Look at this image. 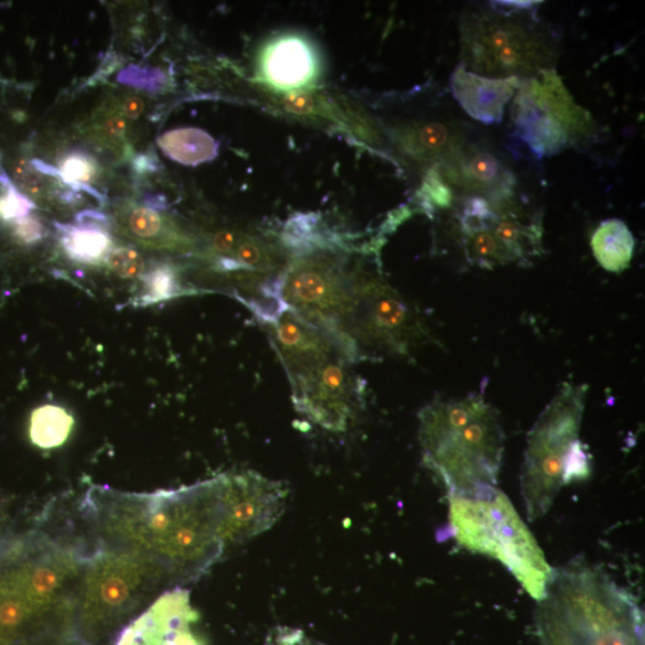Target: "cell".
I'll return each mask as SVG.
<instances>
[{
    "label": "cell",
    "instance_id": "obj_15",
    "mask_svg": "<svg viewBox=\"0 0 645 645\" xmlns=\"http://www.w3.org/2000/svg\"><path fill=\"white\" fill-rule=\"evenodd\" d=\"M270 333L290 379L304 375L329 358L342 356L319 329L290 310L270 324Z\"/></svg>",
    "mask_w": 645,
    "mask_h": 645
},
{
    "label": "cell",
    "instance_id": "obj_12",
    "mask_svg": "<svg viewBox=\"0 0 645 645\" xmlns=\"http://www.w3.org/2000/svg\"><path fill=\"white\" fill-rule=\"evenodd\" d=\"M344 362L337 355L291 378L297 410L330 432H343L356 415L352 378Z\"/></svg>",
    "mask_w": 645,
    "mask_h": 645
},
{
    "label": "cell",
    "instance_id": "obj_6",
    "mask_svg": "<svg viewBox=\"0 0 645 645\" xmlns=\"http://www.w3.org/2000/svg\"><path fill=\"white\" fill-rule=\"evenodd\" d=\"M333 250L297 255L284 271L281 294L287 309L319 329L344 361L353 362L362 356L352 337L355 272Z\"/></svg>",
    "mask_w": 645,
    "mask_h": 645
},
{
    "label": "cell",
    "instance_id": "obj_31",
    "mask_svg": "<svg viewBox=\"0 0 645 645\" xmlns=\"http://www.w3.org/2000/svg\"><path fill=\"white\" fill-rule=\"evenodd\" d=\"M12 174L20 185V189L29 196L36 200L47 197V183L45 179H43L42 172L39 171L33 163H29L25 160H18L12 165Z\"/></svg>",
    "mask_w": 645,
    "mask_h": 645
},
{
    "label": "cell",
    "instance_id": "obj_27",
    "mask_svg": "<svg viewBox=\"0 0 645 645\" xmlns=\"http://www.w3.org/2000/svg\"><path fill=\"white\" fill-rule=\"evenodd\" d=\"M56 175L76 189L89 191L95 196L98 194L89 189V185L100 176V168L94 157L85 152H71L63 158L61 170Z\"/></svg>",
    "mask_w": 645,
    "mask_h": 645
},
{
    "label": "cell",
    "instance_id": "obj_3",
    "mask_svg": "<svg viewBox=\"0 0 645 645\" xmlns=\"http://www.w3.org/2000/svg\"><path fill=\"white\" fill-rule=\"evenodd\" d=\"M426 464L450 495L483 497L496 490L504 432L496 411L479 395L438 401L420 412Z\"/></svg>",
    "mask_w": 645,
    "mask_h": 645
},
{
    "label": "cell",
    "instance_id": "obj_10",
    "mask_svg": "<svg viewBox=\"0 0 645 645\" xmlns=\"http://www.w3.org/2000/svg\"><path fill=\"white\" fill-rule=\"evenodd\" d=\"M427 329L389 284L355 271L352 337L363 346L408 354L426 337Z\"/></svg>",
    "mask_w": 645,
    "mask_h": 645
},
{
    "label": "cell",
    "instance_id": "obj_28",
    "mask_svg": "<svg viewBox=\"0 0 645 645\" xmlns=\"http://www.w3.org/2000/svg\"><path fill=\"white\" fill-rule=\"evenodd\" d=\"M420 200L427 213H432L436 208H450L453 203L450 186L442 181L439 171L434 168L427 172L420 191Z\"/></svg>",
    "mask_w": 645,
    "mask_h": 645
},
{
    "label": "cell",
    "instance_id": "obj_29",
    "mask_svg": "<svg viewBox=\"0 0 645 645\" xmlns=\"http://www.w3.org/2000/svg\"><path fill=\"white\" fill-rule=\"evenodd\" d=\"M3 192L0 194V222L19 221L35 207L32 200L20 193L8 176L0 175Z\"/></svg>",
    "mask_w": 645,
    "mask_h": 645
},
{
    "label": "cell",
    "instance_id": "obj_17",
    "mask_svg": "<svg viewBox=\"0 0 645 645\" xmlns=\"http://www.w3.org/2000/svg\"><path fill=\"white\" fill-rule=\"evenodd\" d=\"M395 140L401 152L423 163L440 158L452 162L463 151L459 129L441 122L401 126L395 131Z\"/></svg>",
    "mask_w": 645,
    "mask_h": 645
},
{
    "label": "cell",
    "instance_id": "obj_9",
    "mask_svg": "<svg viewBox=\"0 0 645 645\" xmlns=\"http://www.w3.org/2000/svg\"><path fill=\"white\" fill-rule=\"evenodd\" d=\"M461 31L463 65L473 74L529 78L551 68L552 51L547 39L506 12H471L463 19Z\"/></svg>",
    "mask_w": 645,
    "mask_h": 645
},
{
    "label": "cell",
    "instance_id": "obj_1",
    "mask_svg": "<svg viewBox=\"0 0 645 645\" xmlns=\"http://www.w3.org/2000/svg\"><path fill=\"white\" fill-rule=\"evenodd\" d=\"M80 509L100 541L151 558L176 585L204 576L226 550L221 476L151 494L93 486Z\"/></svg>",
    "mask_w": 645,
    "mask_h": 645
},
{
    "label": "cell",
    "instance_id": "obj_35",
    "mask_svg": "<svg viewBox=\"0 0 645 645\" xmlns=\"http://www.w3.org/2000/svg\"><path fill=\"white\" fill-rule=\"evenodd\" d=\"M265 645H327L309 637L303 630L277 626L267 636Z\"/></svg>",
    "mask_w": 645,
    "mask_h": 645
},
{
    "label": "cell",
    "instance_id": "obj_20",
    "mask_svg": "<svg viewBox=\"0 0 645 645\" xmlns=\"http://www.w3.org/2000/svg\"><path fill=\"white\" fill-rule=\"evenodd\" d=\"M598 264L608 271L622 272L633 261L635 238L626 224L620 219L602 223L591 240Z\"/></svg>",
    "mask_w": 645,
    "mask_h": 645
},
{
    "label": "cell",
    "instance_id": "obj_33",
    "mask_svg": "<svg viewBox=\"0 0 645 645\" xmlns=\"http://www.w3.org/2000/svg\"><path fill=\"white\" fill-rule=\"evenodd\" d=\"M643 630L623 628L585 638L578 637L581 645H643Z\"/></svg>",
    "mask_w": 645,
    "mask_h": 645
},
{
    "label": "cell",
    "instance_id": "obj_37",
    "mask_svg": "<svg viewBox=\"0 0 645 645\" xmlns=\"http://www.w3.org/2000/svg\"><path fill=\"white\" fill-rule=\"evenodd\" d=\"M76 223L78 226L103 228L107 229V232L110 227V221L107 215L93 209L79 213L76 217Z\"/></svg>",
    "mask_w": 645,
    "mask_h": 645
},
{
    "label": "cell",
    "instance_id": "obj_19",
    "mask_svg": "<svg viewBox=\"0 0 645 645\" xmlns=\"http://www.w3.org/2000/svg\"><path fill=\"white\" fill-rule=\"evenodd\" d=\"M452 163L449 179L470 191L482 193L492 191L493 194L502 190H510L514 184L510 172L490 152L462 151Z\"/></svg>",
    "mask_w": 645,
    "mask_h": 645
},
{
    "label": "cell",
    "instance_id": "obj_25",
    "mask_svg": "<svg viewBox=\"0 0 645 645\" xmlns=\"http://www.w3.org/2000/svg\"><path fill=\"white\" fill-rule=\"evenodd\" d=\"M142 280L146 283V292L139 299L138 304L141 307L195 293V291L184 289L176 267L171 265L155 266Z\"/></svg>",
    "mask_w": 645,
    "mask_h": 645
},
{
    "label": "cell",
    "instance_id": "obj_11",
    "mask_svg": "<svg viewBox=\"0 0 645 645\" xmlns=\"http://www.w3.org/2000/svg\"><path fill=\"white\" fill-rule=\"evenodd\" d=\"M221 480L225 549L260 536L280 519L289 498V487L282 482L249 470L224 473Z\"/></svg>",
    "mask_w": 645,
    "mask_h": 645
},
{
    "label": "cell",
    "instance_id": "obj_34",
    "mask_svg": "<svg viewBox=\"0 0 645 645\" xmlns=\"http://www.w3.org/2000/svg\"><path fill=\"white\" fill-rule=\"evenodd\" d=\"M45 225L33 215H26V217L14 221L12 224V236L24 246H34V244L45 238Z\"/></svg>",
    "mask_w": 645,
    "mask_h": 645
},
{
    "label": "cell",
    "instance_id": "obj_7",
    "mask_svg": "<svg viewBox=\"0 0 645 645\" xmlns=\"http://www.w3.org/2000/svg\"><path fill=\"white\" fill-rule=\"evenodd\" d=\"M585 394L587 386L566 385L528 434L520 487L529 522L549 512L565 485L566 458L579 439Z\"/></svg>",
    "mask_w": 645,
    "mask_h": 645
},
{
    "label": "cell",
    "instance_id": "obj_14",
    "mask_svg": "<svg viewBox=\"0 0 645 645\" xmlns=\"http://www.w3.org/2000/svg\"><path fill=\"white\" fill-rule=\"evenodd\" d=\"M114 222L123 237L142 248L169 254H189L196 249V238L174 217L132 201L114 212Z\"/></svg>",
    "mask_w": 645,
    "mask_h": 645
},
{
    "label": "cell",
    "instance_id": "obj_4",
    "mask_svg": "<svg viewBox=\"0 0 645 645\" xmlns=\"http://www.w3.org/2000/svg\"><path fill=\"white\" fill-rule=\"evenodd\" d=\"M166 570L151 558L98 541L84 556L75 631L85 645H99L119 631L165 585Z\"/></svg>",
    "mask_w": 645,
    "mask_h": 645
},
{
    "label": "cell",
    "instance_id": "obj_30",
    "mask_svg": "<svg viewBox=\"0 0 645 645\" xmlns=\"http://www.w3.org/2000/svg\"><path fill=\"white\" fill-rule=\"evenodd\" d=\"M108 268L121 279H138L146 271V261L135 249L120 247L110 250L106 258Z\"/></svg>",
    "mask_w": 645,
    "mask_h": 645
},
{
    "label": "cell",
    "instance_id": "obj_8",
    "mask_svg": "<svg viewBox=\"0 0 645 645\" xmlns=\"http://www.w3.org/2000/svg\"><path fill=\"white\" fill-rule=\"evenodd\" d=\"M512 121L516 136L537 158L561 153L594 131L591 112L576 103L553 68L520 83Z\"/></svg>",
    "mask_w": 645,
    "mask_h": 645
},
{
    "label": "cell",
    "instance_id": "obj_21",
    "mask_svg": "<svg viewBox=\"0 0 645 645\" xmlns=\"http://www.w3.org/2000/svg\"><path fill=\"white\" fill-rule=\"evenodd\" d=\"M157 143L171 161L190 166L211 162L219 153V142L194 127L166 132L158 138Z\"/></svg>",
    "mask_w": 645,
    "mask_h": 645
},
{
    "label": "cell",
    "instance_id": "obj_5",
    "mask_svg": "<svg viewBox=\"0 0 645 645\" xmlns=\"http://www.w3.org/2000/svg\"><path fill=\"white\" fill-rule=\"evenodd\" d=\"M450 525L462 548L496 559L538 602L547 598L553 570L504 493L496 490L472 498L450 495Z\"/></svg>",
    "mask_w": 645,
    "mask_h": 645
},
{
    "label": "cell",
    "instance_id": "obj_24",
    "mask_svg": "<svg viewBox=\"0 0 645 645\" xmlns=\"http://www.w3.org/2000/svg\"><path fill=\"white\" fill-rule=\"evenodd\" d=\"M131 123L111 105L97 110L86 126V133L100 147L121 155L129 154Z\"/></svg>",
    "mask_w": 645,
    "mask_h": 645
},
{
    "label": "cell",
    "instance_id": "obj_32",
    "mask_svg": "<svg viewBox=\"0 0 645 645\" xmlns=\"http://www.w3.org/2000/svg\"><path fill=\"white\" fill-rule=\"evenodd\" d=\"M591 458L584 444L578 439L572 443L566 458L563 483L569 484L591 476Z\"/></svg>",
    "mask_w": 645,
    "mask_h": 645
},
{
    "label": "cell",
    "instance_id": "obj_16",
    "mask_svg": "<svg viewBox=\"0 0 645 645\" xmlns=\"http://www.w3.org/2000/svg\"><path fill=\"white\" fill-rule=\"evenodd\" d=\"M451 90L458 104L472 119L485 125L499 123L522 78H490L473 74L463 64L451 76Z\"/></svg>",
    "mask_w": 645,
    "mask_h": 645
},
{
    "label": "cell",
    "instance_id": "obj_2",
    "mask_svg": "<svg viewBox=\"0 0 645 645\" xmlns=\"http://www.w3.org/2000/svg\"><path fill=\"white\" fill-rule=\"evenodd\" d=\"M9 551L20 565L0 580V642L78 638L75 614L85 549L36 536L10 544Z\"/></svg>",
    "mask_w": 645,
    "mask_h": 645
},
{
    "label": "cell",
    "instance_id": "obj_26",
    "mask_svg": "<svg viewBox=\"0 0 645 645\" xmlns=\"http://www.w3.org/2000/svg\"><path fill=\"white\" fill-rule=\"evenodd\" d=\"M538 628L541 645H581L578 635L549 594L539 602Z\"/></svg>",
    "mask_w": 645,
    "mask_h": 645
},
{
    "label": "cell",
    "instance_id": "obj_22",
    "mask_svg": "<svg viewBox=\"0 0 645 645\" xmlns=\"http://www.w3.org/2000/svg\"><path fill=\"white\" fill-rule=\"evenodd\" d=\"M61 233L62 247L72 261L83 265H97L106 260L111 248V237L107 229L56 225Z\"/></svg>",
    "mask_w": 645,
    "mask_h": 645
},
{
    "label": "cell",
    "instance_id": "obj_13",
    "mask_svg": "<svg viewBox=\"0 0 645 645\" xmlns=\"http://www.w3.org/2000/svg\"><path fill=\"white\" fill-rule=\"evenodd\" d=\"M198 620L191 592L175 585L128 622L119 631L114 645H206L196 633Z\"/></svg>",
    "mask_w": 645,
    "mask_h": 645
},
{
    "label": "cell",
    "instance_id": "obj_23",
    "mask_svg": "<svg viewBox=\"0 0 645 645\" xmlns=\"http://www.w3.org/2000/svg\"><path fill=\"white\" fill-rule=\"evenodd\" d=\"M75 419L65 408L45 405L32 412L29 422V437L41 450H53L63 447L68 440Z\"/></svg>",
    "mask_w": 645,
    "mask_h": 645
},
{
    "label": "cell",
    "instance_id": "obj_18",
    "mask_svg": "<svg viewBox=\"0 0 645 645\" xmlns=\"http://www.w3.org/2000/svg\"><path fill=\"white\" fill-rule=\"evenodd\" d=\"M318 63L304 40L284 37L267 50L264 72L269 83L280 89H298L315 75Z\"/></svg>",
    "mask_w": 645,
    "mask_h": 645
},
{
    "label": "cell",
    "instance_id": "obj_36",
    "mask_svg": "<svg viewBox=\"0 0 645 645\" xmlns=\"http://www.w3.org/2000/svg\"><path fill=\"white\" fill-rule=\"evenodd\" d=\"M110 105L127 120H138L146 111V100L136 95H125L111 100Z\"/></svg>",
    "mask_w": 645,
    "mask_h": 645
}]
</instances>
